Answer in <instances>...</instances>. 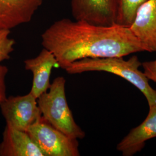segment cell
<instances>
[{"label":"cell","mask_w":156,"mask_h":156,"mask_svg":"<svg viewBox=\"0 0 156 156\" xmlns=\"http://www.w3.org/2000/svg\"><path fill=\"white\" fill-rule=\"evenodd\" d=\"M41 38L62 69L86 58L123 57L145 51L130 28L117 24L99 26L64 18L47 28Z\"/></svg>","instance_id":"6da1fadb"},{"label":"cell","mask_w":156,"mask_h":156,"mask_svg":"<svg viewBox=\"0 0 156 156\" xmlns=\"http://www.w3.org/2000/svg\"><path fill=\"white\" fill-rule=\"evenodd\" d=\"M142 63L137 56L127 60L123 57L106 58H86L69 64L64 69L69 74H78L90 71L111 73L127 80L145 95L149 106L156 104V90L149 83V79L140 67Z\"/></svg>","instance_id":"7a4b0ae2"},{"label":"cell","mask_w":156,"mask_h":156,"mask_svg":"<svg viewBox=\"0 0 156 156\" xmlns=\"http://www.w3.org/2000/svg\"><path fill=\"white\" fill-rule=\"evenodd\" d=\"M66 80L58 76L50 84L49 91L37 99L42 116L52 126L74 139H83L85 133L75 122L66 95Z\"/></svg>","instance_id":"3957f363"},{"label":"cell","mask_w":156,"mask_h":156,"mask_svg":"<svg viewBox=\"0 0 156 156\" xmlns=\"http://www.w3.org/2000/svg\"><path fill=\"white\" fill-rule=\"evenodd\" d=\"M45 156H79V142L47 122L42 117L27 131Z\"/></svg>","instance_id":"277c9868"},{"label":"cell","mask_w":156,"mask_h":156,"mask_svg":"<svg viewBox=\"0 0 156 156\" xmlns=\"http://www.w3.org/2000/svg\"><path fill=\"white\" fill-rule=\"evenodd\" d=\"M0 108L6 125L21 131H27L42 117L37 98L30 92L24 95L6 97Z\"/></svg>","instance_id":"5b68a950"},{"label":"cell","mask_w":156,"mask_h":156,"mask_svg":"<svg viewBox=\"0 0 156 156\" xmlns=\"http://www.w3.org/2000/svg\"><path fill=\"white\" fill-rule=\"evenodd\" d=\"M71 9L75 20L105 26L116 23V0H71Z\"/></svg>","instance_id":"8992f818"},{"label":"cell","mask_w":156,"mask_h":156,"mask_svg":"<svg viewBox=\"0 0 156 156\" xmlns=\"http://www.w3.org/2000/svg\"><path fill=\"white\" fill-rule=\"evenodd\" d=\"M129 28L145 51H156V0H147L140 6Z\"/></svg>","instance_id":"52a82bcc"},{"label":"cell","mask_w":156,"mask_h":156,"mask_svg":"<svg viewBox=\"0 0 156 156\" xmlns=\"http://www.w3.org/2000/svg\"><path fill=\"white\" fill-rule=\"evenodd\" d=\"M44 0H0V30L30 22Z\"/></svg>","instance_id":"ba28073f"},{"label":"cell","mask_w":156,"mask_h":156,"mask_svg":"<svg viewBox=\"0 0 156 156\" xmlns=\"http://www.w3.org/2000/svg\"><path fill=\"white\" fill-rule=\"evenodd\" d=\"M24 63L25 69L33 75L30 93L38 99L49 89L51 70L60 67L59 63L53 53L44 48L38 56L24 60Z\"/></svg>","instance_id":"9c48e42d"},{"label":"cell","mask_w":156,"mask_h":156,"mask_svg":"<svg viewBox=\"0 0 156 156\" xmlns=\"http://www.w3.org/2000/svg\"><path fill=\"white\" fill-rule=\"evenodd\" d=\"M156 137V104L149 106L145 120L133 128L117 145L124 156H133L142 151L146 141Z\"/></svg>","instance_id":"30bf717a"},{"label":"cell","mask_w":156,"mask_h":156,"mask_svg":"<svg viewBox=\"0 0 156 156\" xmlns=\"http://www.w3.org/2000/svg\"><path fill=\"white\" fill-rule=\"evenodd\" d=\"M0 156H45L27 131L6 124L0 143Z\"/></svg>","instance_id":"8fae6325"},{"label":"cell","mask_w":156,"mask_h":156,"mask_svg":"<svg viewBox=\"0 0 156 156\" xmlns=\"http://www.w3.org/2000/svg\"><path fill=\"white\" fill-rule=\"evenodd\" d=\"M147 0H116V23L129 27L138 8Z\"/></svg>","instance_id":"7c38bea8"},{"label":"cell","mask_w":156,"mask_h":156,"mask_svg":"<svg viewBox=\"0 0 156 156\" xmlns=\"http://www.w3.org/2000/svg\"><path fill=\"white\" fill-rule=\"evenodd\" d=\"M11 30H0V63L10 58L14 50L15 41L9 37Z\"/></svg>","instance_id":"4fadbf2b"},{"label":"cell","mask_w":156,"mask_h":156,"mask_svg":"<svg viewBox=\"0 0 156 156\" xmlns=\"http://www.w3.org/2000/svg\"><path fill=\"white\" fill-rule=\"evenodd\" d=\"M144 73L149 80L156 83V60L153 61L144 62L142 63Z\"/></svg>","instance_id":"5bb4252c"},{"label":"cell","mask_w":156,"mask_h":156,"mask_svg":"<svg viewBox=\"0 0 156 156\" xmlns=\"http://www.w3.org/2000/svg\"><path fill=\"white\" fill-rule=\"evenodd\" d=\"M8 72V69L7 67L0 65V104L6 98L5 78Z\"/></svg>","instance_id":"9a60e30c"}]
</instances>
